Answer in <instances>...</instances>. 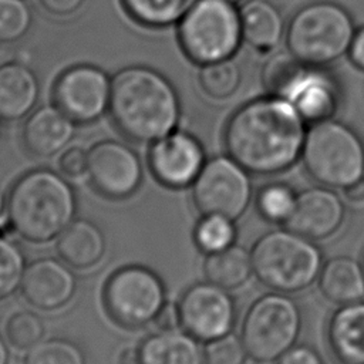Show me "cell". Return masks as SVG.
<instances>
[{
    "label": "cell",
    "instance_id": "6da1fadb",
    "mask_svg": "<svg viewBox=\"0 0 364 364\" xmlns=\"http://www.w3.org/2000/svg\"><path fill=\"white\" fill-rule=\"evenodd\" d=\"M306 121L284 98L267 95L252 100L229 118L223 139L236 162L256 175H274L301 156Z\"/></svg>",
    "mask_w": 364,
    "mask_h": 364
},
{
    "label": "cell",
    "instance_id": "7a4b0ae2",
    "mask_svg": "<svg viewBox=\"0 0 364 364\" xmlns=\"http://www.w3.org/2000/svg\"><path fill=\"white\" fill-rule=\"evenodd\" d=\"M108 111L122 135L135 142L152 144L175 131L181 101L164 74L146 65H128L111 80Z\"/></svg>",
    "mask_w": 364,
    "mask_h": 364
},
{
    "label": "cell",
    "instance_id": "3957f363",
    "mask_svg": "<svg viewBox=\"0 0 364 364\" xmlns=\"http://www.w3.org/2000/svg\"><path fill=\"white\" fill-rule=\"evenodd\" d=\"M7 216L26 240L46 243L74 220L77 199L70 182L58 172L37 168L20 176L7 198Z\"/></svg>",
    "mask_w": 364,
    "mask_h": 364
},
{
    "label": "cell",
    "instance_id": "277c9868",
    "mask_svg": "<svg viewBox=\"0 0 364 364\" xmlns=\"http://www.w3.org/2000/svg\"><path fill=\"white\" fill-rule=\"evenodd\" d=\"M256 279L279 293H299L318 277L323 267L320 249L290 229H276L260 236L252 250Z\"/></svg>",
    "mask_w": 364,
    "mask_h": 364
},
{
    "label": "cell",
    "instance_id": "5b68a950",
    "mask_svg": "<svg viewBox=\"0 0 364 364\" xmlns=\"http://www.w3.org/2000/svg\"><path fill=\"white\" fill-rule=\"evenodd\" d=\"M355 30L347 9L334 1H313L289 20L287 50L307 65L327 67L348 53Z\"/></svg>",
    "mask_w": 364,
    "mask_h": 364
},
{
    "label": "cell",
    "instance_id": "8992f818",
    "mask_svg": "<svg viewBox=\"0 0 364 364\" xmlns=\"http://www.w3.org/2000/svg\"><path fill=\"white\" fill-rule=\"evenodd\" d=\"M300 158L307 173L327 188L346 189L364 178L363 139L333 118L311 124Z\"/></svg>",
    "mask_w": 364,
    "mask_h": 364
},
{
    "label": "cell",
    "instance_id": "52a82bcc",
    "mask_svg": "<svg viewBox=\"0 0 364 364\" xmlns=\"http://www.w3.org/2000/svg\"><path fill=\"white\" fill-rule=\"evenodd\" d=\"M178 41L198 65L232 58L243 43L240 11L230 0H198L178 23Z\"/></svg>",
    "mask_w": 364,
    "mask_h": 364
},
{
    "label": "cell",
    "instance_id": "ba28073f",
    "mask_svg": "<svg viewBox=\"0 0 364 364\" xmlns=\"http://www.w3.org/2000/svg\"><path fill=\"white\" fill-rule=\"evenodd\" d=\"M301 330L299 304L286 293H269L252 303L242 323L240 340L257 363L277 361L291 348Z\"/></svg>",
    "mask_w": 364,
    "mask_h": 364
},
{
    "label": "cell",
    "instance_id": "9c48e42d",
    "mask_svg": "<svg viewBox=\"0 0 364 364\" xmlns=\"http://www.w3.org/2000/svg\"><path fill=\"white\" fill-rule=\"evenodd\" d=\"M102 299L111 318L127 328L149 324L166 303L161 277L139 264L115 270L105 283Z\"/></svg>",
    "mask_w": 364,
    "mask_h": 364
},
{
    "label": "cell",
    "instance_id": "30bf717a",
    "mask_svg": "<svg viewBox=\"0 0 364 364\" xmlns=\"http://www.w3.org/2000/svg\"><path fill=\"white\" fill-rule=\"evenodd\" d=\"M192 199L202 215H223L239 219L252 199L249 172L232 156L205 161L192 183Z\"/></svg>",
    "mask_w": 364,
    "mask_h": 364
},
{
    "label": "cell",
    "instance_id": "8fae6325",
    "mask_svg": "<svg viewBox=\"0 0 364 364\" xmlns=\"http://www.w3.org/2000/svg\"><path fill=\"white\" fill-rule=\"evenodd\" d=\"M111 80L97 65H71L57 77L53 101L75 124H91L109 109Z\"/></svg>",
    "mask_w": 364,
    "mask_h": 364
},
{
    "label": "cell",
    "instance_id": "7c38bea8",
    "mask_svg": "<svg viewBox=\"0 0 364 364\" xmlns=\"http://www.w3.org/2000/svg\"><path fill=\"white\" fill-rule=\"evenodd\" d=\"M181 327L198 341H210L232 331L236 321L233 297L210 282L191 286L178 303Z\"/></svg>",
    "mask_w": 364,
    "mask_h": 364
},
{
    "label": "cell",
    "instance_id": "4fadbf2b",
    "mask_svg": "<svg viewBox=\"0 0 364 364\" xmlns=\"http://www.w3.org/2000/svg\"><path fill=\"white\" fill-rule=\"evenodd\" d=\"M87 173L98 193L109 199H125L138 191L144 171L138 154L129 145L104 139L88 151Z\"/></svg>",
    "mask_w": 364,
    "mask_h": 364
},
{
    "label": "cell",
    "instance_id": "5bb4252c",
    "mask_svg": "<svg viewBox=\"0 0 364 364\" xmlns=\"http://www.w3.org/2000/svg\"><path fill=\"white\" fill-rule=\"evenodd\" d=\"M148 164L159 183L181 189L192 185L199 175L205 164V152L193 135L173 131L152 142Z\"/></svg>",
    "mask_w": 364,
    "mask_h": 364
},
{
    "label": "cell",
    "instance_id": "9a60e30c",
    "mask_svg": "<svg viewBox=\"0 0 364 364\" xmlns=\"http://www.w3.org/2000/svg\"><path fill=\"white\" fill-rule=\"evenodd\" d=\"M282 98L289 101L306 122L316 124L333 118L341 102V87L324 67L304 65Z\"/></svg>",
    "mask_w": 364,
    "mask_h": 364
},
{
    "label": "cell",
    "instance_id": "2e32d148",
    "mask_svg": "<svg viewBox=\"0 0 364 364\" xmlns=\"http://www.w3.org/2000/svg\"><path fill=\"white\" fill-rule=\"evenodd\" d=\"M346 218V206L341 198L328 188H309L297 193L296 206L286 228L311 240L333 236Z\"/></svg>",
    "mask_w": 364,
    "mask_h": 364
},
{
    "label": "cell",
    "instance_id": "e0dca14e",
    "mask_svg": "<svg viewBox=\"0 0 364 364\" xmlns=\"http://www.w3.org/2000/svg\"><path fill=\"white\" fill-rule=\"evenodd\" d=\"M20 289L31 306L41 310H55L73 299L77 279L64 260L40 257L27 264Z\"/></svg>",
    "mask_w": 364,
    "mask_h": 364
},
{
    "label": "cell",
    "instance_id": "ac0fdd59",
    "mask_svg": "<svg viewBox=\"0 0 364 364\" xmlns=\"http://www.w3.org/2000/svg\"><path fill=\"white\" fill-rule=\"evenodd\" d=\"M74 125L75 122L55 104L34 108L23 125V145L36 158L54 156L73 139Z\"/></svg>",
    "mask_w": 364,
    "mask_h": 364
},
{
    "label": "cell",
    "instance_id": "d6986e66",
    "mask_svg": "<svg viewBox=\"0 0 364 364\" xmlns=\"http://www.w3.org/2000/svg\"><path fill=\"white\" fill-rule=\"evenodd\" d=\"M40 84L36 73L21 61L0 64V119L4 122L27 118L36 108Z\"/></svg>",
    "mask_w": 364,
    "mask_h": 364
},
{
    "label": "cell",
    "instance_id": "ffe728a7",
    "mask_svg": "<svg viewBox=\"0 0 364 364\" xmlns=\"http://www.w3.org/2000/svg\"><path fill=\"white\" fill-rule=\"evenodd\" d=\"M327 338L341 364H364V301L341 304L328 321Z\"/></svg>",
    "mask_w": 364,
    "mask_h": 364
},
{
    "label": "cell",
    "instance_id": "44dd1931",
    "mask_svg": "<svg viewBox=\"0 0 364 364\" xmlns=\"http://www.w3.org/2000/svg\"><path fill=\"white\" fill-rule=\"evenodd\" d=\"M239 11L243 41L259 53H272L286 31L280 10L269 0H245Z\"/></svg>",
    "mask_w": 364,
    "mask_h": 364
},
{
    "label": "cell",
    "instance_id": "7402d4cb",
    "mask_svg": "<svg viewBox=\"0 0 364 364\" xmlns=\"http://www.w3.org/2000/svg\"><path fill=\"white\" fill-rule=\"evenodd\" d=\"M139 364H205L198 340L181 331L159 330L138 347Z\"/></svg>",
    "mask_w": 364,
    "mask_h": 364
},
{
    "label": "cell",
    "instance_id": "603a6c76",
    "mask_svg": "<svg viewBox=\"0 0 364 364\" xmlns=\"http://www.w3.org/2000/svg\"><path fill=\"white\" fill-rule=\"evenodd\" d=\"M57 252L60 259L68 266L88 269L102 259L105 253V236L94 222L75 219L60 233Z\"/></svg>",
    "mask_w": 364,
    "mask_h": 364
},
{
    "label": "cell",
    "instance_id": "cb8c5ba5",
    "mask_svg": "<svg viewBox=\"0 0 364 364\" xmlns=\"http://www.w3.org/2000/svg\"><path fill=\"white\" fill-rule=\"evenodd\" d=\"M318 287L333 303L360 301L364 299V269L351 257H333L321 267Z\"/></svg>",
    "mask_w": 364,
    "mask_h": 364
},
{
    "label": "cell",
    "instance_id": "d4e9b609",
    "mask_svg": "<svg viewBox=\"0 0 364 364\" xmlns=\"http://www.w3.org/2000/svg\"><path fill=\"white\" fill-rule=\"evenodd\" d=\"M203 273L208 282L233 290L243 286L253 273L250 252L245 247L232 245L220 252L206 256Z\"/></svg>",
    "mask_w": 364,
    "mask_h": 364
},
{
    "label": "cell",
    "instance_id": "484cf974",
    "mask_svg": "<svg viewBox=\"0 0 364 364\" xmlns=\"http://www.w3.org/2000/svg\"><path fill=\"white\" fill-rule=\"evenodd\" d=\"M198 0H121L127 14L149 28H165L178 24Z\"/></svg>",
    "mask_w": 364,
    "mask_h": 364
},
{
    "label": "cell",
    "instance_id": "4316f807",
    "mask_svg": "<svg viewBox=\"0 0 364 364\" xmlns=\"http://www.w3.org/2000/svg\"><path fill=\"white\" fill-rule=\"evenodd\" d=\"M199 85L206 95L225 100L233 95L242 82V70L232 58L200 65Z\"/></svg>",
    "mask_w": 364,
    "mask_h": 364
},
{
    "label": "cell",
    "instance_id": "83f0119b",
    "mask_svg": "<svg viewBox=\"0 0 364 364\" xmlns=\"http://www.w3.org/2000/svg\"><path fill=\"white\" fill-rule=\"evenodd\" d=\"M233 222V219L223 215H202L193 232L196 246L206 255L232 246L236 237Z\"/></svg>",
    "mask_w": 364,
    "mask_h": 364
},
{
    "label": "cell",
    "instance_id": "f1b7e54d",
    "mask_svg": "<svg viewBox=\"0 0 364 364\" xmlns=\"http://www.w3.org/2000/svg\"><path fill=\"white\" fill-rule=\"evenodd\" d=\"M304 65L307 64L301 63L290 51L270 55L262 71V82L267 95L282 98L291 81L304 68Z\"/></svg>",
    "mask_w": 364,
    "mask_h": 364
},
{
    "label": "cell",
    "instance_id": "f546056e",
    "mask_svg": "<svg viewBox=\"0 0 364 364\" xmlns=\"http://www.w3.org/2000/svg\"><path fill=\"white\" fill-rule=\"evenodd\" d=\"M24 364H85V354L67 338H48L27 350Z\"/></svg>",
    "mask_w": 364,
    "mask_h": 364
},
{
    "label": "cell",
    "instance_id": "4dcf8cb0",
    "mask_svg": "<svg viewBox=\"0 0 364 364\" xmlns=\"http://www.w3.org/2000/svg\"><path fill=\"white\" fill-rule=\"evenodd\" d=\"M297 195L286 183H267L256 195V208L262 218L274 223H284L294 206Z\"/></svg>",
    "mask_w": 364,
    "mask_h": 364
},
{
    "label": "cell",
    "instance_id": "1f68e13d",
    "mask_svg": "<svg viewBox=\"0 0 364 364\" xmlns=\"http://www.w3.org/2000/svg\"><path fill=\"white\" fill-rule=\"evenodd\" d=\"M33 24V11L26 0H0V44L20 41Z\"/></svg>",
    "mask_w": 364,
    "mask_h": 364
},
{
    "label": "cell",
    "instance_id": "d6a6232c",
    "mask_svg": "<svg viewBox=\"0 0 364 364\" xmlns=\"http://www.w3.org/2000/svg\"><path fill=\"white\" fill-rule=\"evenodd\" d=\"M26 267V256L21 247L0 235V301L10 297L20 287Z\"/></svg>",
    "mask_w": 364,
    "mask_h": 364
},
{
    "label": "cell",
    "instance_id": "836d02e7",
    "mask_svg": "<svg viewBox=\"0 0 364 364\" xmlns=\"http://www.w3.org/2000/svg\"><path fill=\"white\" fill-rule=\"evenodd\" d=\"M6 337L10 344L20 350H28L44 336V323L33 311H17L6 323Z\"/></svg>",
    "mask_w": 364,
    "mask_h": 364
},
{
    "label": "cell",
    "instance_id": "e575fe53",
    "mask_svg": "<svg viewBox=\"0 0 364 364\" xmlns=\"http://www.w3.org/2000/svg\"><path fill=\"white\" fill-rule=\"evenodd\" d=\"M247 357L242 340L230 333L208 341L203 350L205 364H245Z\"/></svg>",
    "mask_w": 364,
    "mask_h": 364
},
{
    "label": "cell",
    "instance_id": "d590c367",
    "mask_svg": "<svg viewBox=\"0 0 364 364\" xmlns=\"http://www.w3.org/2000/svg\"><path fill=\"white\" fill-rule=\"evenodd\" d=\"M88 166V151L81 146H70L67 148L58 158L60 172L77 178L87 172Z\"/></svg>",
    "mask_w": 364,
    "mask_h": 364
},
{
    "label": "cell",
    "instance_id": "8d00e7d4",
    "mask_svg": "<svg viewBox=\"0 0 364 364\" xmlns=\"http://www.w3.org/2000/svg\"><path fill=\"white\" fill-rule=\"evenodd\" d=\"M276 364H324L318 353L309 346H293L277 358Z\"/></svg>",
    "mask_w": 364,
    "mask_h": 364
},
{
    "label": "cell",
    "instance_id": "74e56055",
    "mask_svg": "<svg viewBox=\"0 0 364 364\" xmlns=\"http://www.w3.org/2000/svg\"><path fill=\"white\" fill-rule=\"evenodd\" d=\"M46 11L50 14L65 17L78 11L84 3V0H38Z\"/></svg>",
    "mask_w": 364,
    "mask_h": 364
},
{
    "label": "cell",
    "instance_id": "f35d334b",
    "mask_svg": "<svg viewBox=\"0 0 364 364\" xmlns=\"http://www.w3.org/2000/svg\"><path fill=\"white\" fill-rule=\"evenodd\" d=\"M159 330H173L181 327L178 304L165 303L154 320Z\"/></svg>",
    "mask_w": 364,
    "mask_h": 364
},
{
    "label": "cell",
    "instance_id": "ab89813d",
    "mask_svg": "<svg viewBox=\"0 0 364 364\" xmlns=\"http://www.w3.org/2000/svg\"><path fill=\"white\" fill-rule=\"evenodd\" d=\"M347 54L350 61L364 71V26L355 30Z\"/></svg>",
    "mask_w": 364,
    "mask_h": 364
},
{
    "label": "cell",
    "instance_id": "60d3db41",
    "mask_svg": "<svg viewBox=\"0 0 364 364\" xmlns=\"http://www.w3.org/2000/svg\"><path fill=\"white\" fill-rule=\"evenodd\" d=\"M344 191L346 198L353 203H363L364 202V178L357 181L355 183L347 186Z\"/></svg>",
    "mask_w": 364,
    "mask_h": 364
},
{
    "label": "cell",
    "instance_id": "b9f144b4",
    "mask_svg": "<svg viewBox=\"0 0 364 364\" xmlns=\"http://www.w3.org/2000/svg\"><path fill=\"white\" fill-rule=\"evenodd\" d=\"M119 364H139L138 348H125L119 355Z\"/></svg>",
    "mask_w": 364,
    "mask_h": 364
},
{
    "label": "cell",
    "instance_id": "7bdbcfd3",
    "mask_svg": "<svg viewBox=\"0 0 364 364\" xmlns=\"http://www.w3.org/2000/svg\"><path fill=\"white\" fill-rule=\"evenodd\" d=\"M10 361V351L6 344V340L0 334V364H9Z\"/></svg>",
    "mask_w": 364,
    "mask_h": 364
},
{
    "label": "cell",
    "instance_id": "ee69618b",
    "mask_svg": "<svg viewBox=\"0 0 364 364\" xmlns=\"http://www.w3.org/2000/svg\"><path fill=\"white\" fill-rule=\"evenodd\" d=\"M6 209H7V199H6L4 193H3V191L0 189V218L3 216Z\"/></svg>",
    "mask_w": 364,
    "mask_h": 364
},
{
    "label": "cell",
    "instance_id": "f6af8a7d",
    "mask_svg": "<svg viewBox=\"0 0 364 364\" xmlns=\"http://www.w3.org/2000/svg\"><path fill=\"white\" fill-rule=\"evenodd\" d=\"M1 122H3V121L0 119V136H1V132H3V127H1Z\"/></svg>",
    "mask_w": 364,
    "mask_h": 364
},
{
    "label": "cell",
    "instance_id": "bcb514c9",
    "mask_svg": "<svg viewBox=\"0 0 364 364\" xmlns=\"http://www.w3.org/2000/svg\"><path fill=\"white\" fill-rule=\"evenodd\" d=\"M230 1H233V3H237V1H243V0H230Z\"/></svg>",
    "mask_w": 364,
    "mask_h": 364
}]
</instances>
